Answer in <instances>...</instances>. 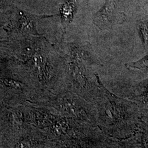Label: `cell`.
Wrapping results in <instances>:
<instances>
[{
	"label": "cell",
	"instance_id": "7a4b0ae2",
	"mask_svg": "<svg viewBox=\"0 0 148 148\" xmlns=\"http://www.w3.org/2000/svg\"><path fill=\"white\" fill-rule=\"evenodd\" d=\"M51 105L63 116L97 126L95 104L69 90H64L54 97Z\"/></svg>",
	"mask_w": 148,
	"mask_h": 148
},
{
	"label": "cell",
	"instance_id": "30bf717a",
	"mask_svg": "<svg viewBox=\"0 0 148 148\" xmlns=\"http://www.w3.org/2000/svg\"><path fill=\"white\" fill-rule=\"evenodd\" d=\"M32 145L30 140L24 139L16 144V148H32Z\"/></svg>",
	"mask_w": 148,
	"mask_h": 148
},
{
	"label": "cell",
	"instance_id": "277c9868",
	"mask_svg": "<svg viewBox=\"0 0 148 148\" xmlns=\"http://www.w3.org/2000/svg\"><path fill=\"white\" fill-rule=\"evenodd\" d=\"M125 20V15L119 11L115 2L113 0H106L105 5L95 13L93 21L96 27L104 31L121 24Z\"/></svg>",
	"mask_w": 148,
	"mask_h": 148
},
{
	"label": "cell",
	"instance_id": "9c48e42d",
	"mask_svg": "<svg viewBox=\"0 0 148 148\" xmlns=\"http://www.w3.org/2000/svg\"><path fill=\"white\" fill-rule=\"evenodd\" d=\"M8 43L7 38L0 40V58L8 57Z\"/></svg>",
	"mask_w": 148,
	"mask_h": 148
},
{
	"label": "cell",
	"instance_id": "3957f363",
	"mask_svg": "<svg viewBox=\"0 0 148 148\" xmlns=\"http://www.w3.org/2000/svg\"><path fill=\"white\" fill-rule=\"evenodd\" d=\"M51 16H38L19 11L10 16L3 30L8 36H41L37 31V22L41 19Z\"/></svg>",
	"mask_w": 148,
	"mask_h": 148
},
{
	"label": "cell",
	"instance_id": "5b68a950",
	"mask_svg": "<svg viewBox=\"0 0 148 148\" xmlns=\"http://www.w3.org/2000/svg\"><path fill=\"white\" fill-rule=\"evenodd\" d=\"M76 9V2L74 0H68L64 2L60 8V17L63 27V33L61 40H63L66 30L73 21Z\"/></svg>",
	"mask_w": 148,
	"mask_h": 148
},
{
	"label": "cell",
	"instance_id": "8fae6325",
	"mask_svg": "<svg viewBox=\"0 0 148 148\" xmlns=\"http://www.w3.org/2000/svg\"><path fill=\"white\" fill-rule=\"evenodd\" d=\"M139 148V147H137V148Z\"/></svg>",
	"mask_w": 148,
	"mask_h": 148
},
{
	"label": "cell",
	"instance_id": "52a82bcc",
	"mask_svg": "<svg viewBox=\"0 0 148 148\" xmlns=\"http://www.w3.org/2000/svg\"><path fill=\"white\" fill-rule=\"evenodd\" d=\"M126 66L128 69L131 70L136 69L148 71V54L137 62L126 64Z\"/></svg>",
	"mask_w": 148,
	"mask_h": 148
},
{
	"label": "cell",
	"instance_id": "ba28073f",
	"mask_svg": "<svg viewBox=\"0 0 148 148\" xmlns=\"http://www.w3.org/2000/svg\"><path fill=\"white\" fill-rule=\"evenodd\" d=\"M140 30L144 45L145 48H148V22H144L140 24Z\"/></svg>",
	"mask_w": 148,
	"mask_h": 148
},
{
	"label": "cell",
	"instance_id": "8992f818",
	"mask_svg": "<svg viewBox=\"0 0 148 148\" xmlns=\"http://www.w3.org/2000/svg\"><path fill=\"white\" fill-rule=\"evenodd\" d=\"M138 142L136 134L131 137L118 139L106 136L99 148H136Z\"/></svg>",
	"mask_w": 148,
	"mask_h": 148
},
{
	"label": "cell",
	"instance_id": "6da1fadb",
	"mask_svg": "<svg viewBox=\"0 0 148 148\" xmlns=\"http://www.w3.org/2000/svg\"><path fill=\"white\" fill-rule=\"evenodd\" d=\"M98 81L101 93L94 104L97 127L111 137L125 139L134 136L142 120L137 104L112 93L98 76Z\"/></svg>",
	"mask_w": 148,
	"mask_h": 148
}]
</instances>
